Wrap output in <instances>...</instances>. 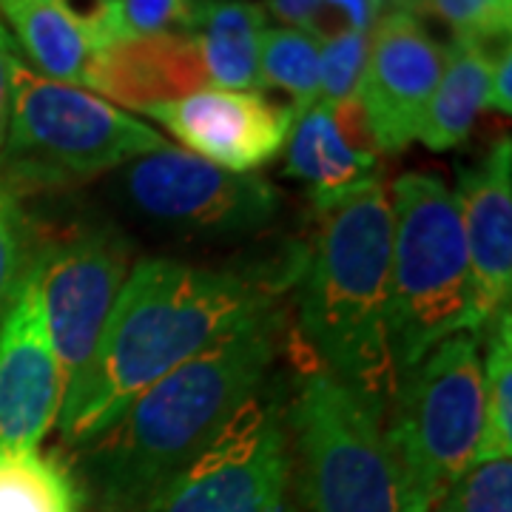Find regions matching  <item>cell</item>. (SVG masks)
<instances>
[{
  "mask_svg": "<svg viewBox=\"0 0 512 512\" xmlns=\"http://www.w3.org/2000/svg\"><path fill=\"white\" fill-rule=\"evenodd\" d=\"M259 74L262 86L291 94L296 114L311 109L319 100V40L291 26L265 29L259 46Z\"/></svg>",
  "mask_w": 512,
  "mask_h": 512,
  "instance_id": "7402d4cb",
  "label": "cell"
},
{
  "mask_svg": "<svg viewBox=\"0 0 512 512\" xmlns=\"http://www.w3.org/2000/svg\"><path fill=\"white\" fill-rule=\"evenodd\" d=\"M268 23L265 6L254 0H202L191 35L200 43L205 77L217 89L262 92L259 46Z\"/></svg>",
  "mask_w": 512,
  "mask_h": 512,
  "instance_id": "ac0fdd59",
  "label": "cell"
},
{
  "mask_svg": "<svg viewBox=\"0 0 512 512\" xmlns=\"http://www.w3.org/2000/svg\"><path fill=\"white\" fill-rule=\"evenodd\" d=\"M123 191L148 220L200 234L256 231L282 208V194L265 177L225 171L174 146L131 160Z\"/></svg>",
  "mask_w": 512,
  "mask_h": 512,
  "instance_id": "30bf717a",
  "label": "cell"
},
{
  "mask_svg": "<svg viewBox=\"0 0 512 512\" xmlns=\"http://www.w3.org/2000/svg\"><path fill=\"white\" fill-rule=\"evenodd\" d=\"M74 18L80 20L94 37V46H97V35H100V26L109 15V9L117 3V0H60Z\"/></svg>",
  "mask_w": 512,
  "mask_h": 512,
  "instance_id": "f546056e",
  "label": "cell"
},
{
  "mask_svg": "<svg viewBox=\"0 0 512 512\" xmlns=\"http://www.w3.org/2000/svg\"><path fill=\"white\" fill-rule=\"evenodd\" d=\"M393 214L382 180L322 211L299 271V330L316 365L384 421L396 393L387 342Z\"/></svg>",
  "mask_w": 512,
  "mask_h": 512,
  "instance_id": "3957f363",
  "label": "cell"
},
{
  "mask_svg": "<svg viewBox=\"0 0 512 512\" xmlns=\"http://www.w3.org/2000/svg\"><path fill=\"white\" fill-rule=\"evenodd\" d=\"M0 512H83L74 470L37 447H0Z\"/></svg>",
  "mask_w": 512,
  "mask_h": 512,
  "instance_id": "ffe728a7",
  "label": "cell"
},
{
  "mask_svg": "<svg viewBox=\"0 0 512 512\" xmlns=\"http://www.w3.org/2000/svg\"><path fill=\"white\" fill-rule=\"evenodd\" d=\"M146 512H299L285 419L262 390Z\"/></svg>",
  "mask_w": 512,
  "mask_h": 512,
  "instance_id": "ba28073f",
  "label": "cell"
},
{
  "mask_svg": "<svg viewBox=\"0 0 512 512\" xmlns=\"http://www.w3.org/2000/svg\"><path fill=\"white\" fill-rule=\"evenodd\" d=\"M0 20L40 77L86 86L97 46L60 0H0Z\"/></svg>",
  "mask_w": 512,
  "mask_h": 512,
  "instance_id": "e0dca14e",
  "label": "cell"
},
{
  "mask_svg": "<svg viewBox=\"0 0 512 512\" xmlns=\"http://www.w3.org/2000/svg\"><path fill=\"white\" fill-rule=\"evenodd\" d=\"M393 254L387 282V342L396 379L430 348L481 333L467 239L456 191L410 171L393 183Z\"/></svg>",
  "mask_w": 512,
  "mask_h": 512,
  "instance_id": "277c9868",
  "label": "cell"
},
{
  "mask_svg": "<svg viewBox=\"0 0 512 512\" xmlns=\"http://www.w3.org/2000/svg\"><path fill=\"white\" fill-rule=\"evenodd\" d=\"M6 63L12 111L0 148V188L9 194L69 188L168 146L160 131L97 94L32 72L18 52Z\"/></svg>",
  "mask_w": 512,
  "mask_h": 512,
  "instance_id": "5b68a950",
  "label": "cell"
},
{
  "mask_svg": "<svg viewBox=\"0 0 512 512\" xmlns=\"http://www.w3.org/2000/svg\"><path fill=\"white\" fill-rule=\"evenodd\" d=\"M436 512H512V458L473 461Z\"/></svg>",
  "mask_w": 512,
  "mask_h": 512,
  "instance_id": "484cf974",
  "label": "cell"
},
{
  "mask_svg": "<svg viewBox=\"0 0 512 512\" xmlns=\"http://www.w3.org/2000/svg\"><path fill=\"white\" fill-rule=\"evenodd\" d=\"M285 146V174L305 185L319 214L379 180V148L356 97L339 106L316 100L296 114Z\"/></svg>",
  "mask_w": 512,
  "mask_h": 512,
  "instance_id": "5bb4252c",
  "label": "cell"
},
{
  "mask_svg": "<svg viewBox=\"0 0 512 512\" xmlns=\"http://www.w3.org/2000/svg\"><path fill=\"white\" fill-rule=\"evenodd\" d=\"M200 43L194 35H154L97 49L86 86L126 109L148 111L205 86Z\"/></svg>",
  "mask_w": 512,
  "mask_h": 512,
  "instance_id": "2e32d148",
  "label": "cell"
},
{
  "mask_svg": "<svg viewBox=\"0 0 512 512\" xmlns=\"http://www.w3.org/2000/svg\"><path fill=\"white\" fill-rule=\"evenodd\" d=\"M367 35H342L325 40L319 52V103L339 106L359 92V80L367 63Z\"/></svg>",
  "mask_w": 512,
  "mask_h": 512,
  "instance_id": "83f0119b",
  "label": "cell"
},
{
  "mask_svg": "<svg viewBox=\"0 0 512 512\" xmlns=\"http://www.w3.org/2000/svg\"><path fill=\"white\" fill-rule=\"evenodd\" d=\"M458 211L467 239L478 325L510 308L512 146L498 140L478 165L458 171Z\"/></svg>",
  "mask_w": 512,
  "mask_h": 512,
  "instance_id": "9a60e30c",
  "label": "cell"
},
{
  "mask_svg": "<svg viewBox=\"0 0 512 512\" xmlns=\"http://www.w3.org/2000/svg\"><path fill=\"white\" fill-rule=\"evenodd\" d=\"M276 311L197 353L140 393L74 450V478L97 512H146L268 382L279 353Z\"/></svg>",
  "mask_w": 512,
  "mask_h": 512,
  "instance_id": "7a4b0ae2",
  "label": "cell"
},
{
  "mask_svg": "<svg viewBox=\"0 0 512 512\" xmlns=\"http://www.w3.org/2000/svg\"><path fill=\"white\" fill-rule=\"evenodd\" d=\"M490 72L493 52L487 49V43L456 37L453 46L444 49L439 86L430 97L419 131L424 146L433 151H450L470 137L478 111L487 109Z\"/></svg>",
  "mask_w": 512,
  "mask_h": 512,
  "instance_id": "d6986e66",
  "label": "cell"
},
{
  "mask_svg": "<svg viewBox=\"0 0 512 512\" xmlns=\"http://www.w3.org/2000/svg\"><path fill=\"white\" fill-rule=\"evenodd\" d=\"M441 69L444 49L416 15L387 12L376 20L356 100L379 154H396L419 140Z\"/></svg>",
  "mask_w": 512,
  "mask_h": 512,
  "instance_id": "8fae6325",
  "label": "cell"
},
{
  "mask_svg": "<svg viewBox=\"0 0 512 512\" xmlns=\"http://www.w3.org/2000/svg\"><path fill=\"white\" fill-rule=\"evenodd\" d=\"M202 160L234 174L268 165L288 143L296 111L262 92L200 89L143 111Z\"/></svg>",
  "mask_w": 512,
  "mask_h": 512,
  "instance_id": "7c38bea8",
  "label": "cell"
},
{
  "mask_svg": "<svg viewBox=\"0 0 512 512\" xmlns=\"http://www.w3.org/2000/svg\"><path fill=\"white\" fill-rule=\"evenodd\" d=\"M40 239L20 208V197L0 188V322L32 274Z\"/></svg>",
  "mask_w": 512,
  "mask_h": 512,
  "instance_id": "d4e9b609",
  "label": "cell"
},
{
  "mask_svg": "<svg viewBox=\"0 0 512 512\" xmlns=\"http://www.w3.org/2000/svg\"><path fill=\"white\" fill-rule=\"evenodd\" d=\"M128 265L131 242L111 225H77L40 242L32 276L66 387L94 356Z\"/></svg>",
  "mask_w": 512,
  "mask_h": 512,
  "instance_id": "9c48e42d",
  "label": "cell"
},
{
  "mask_svg": "<svg viewBox=\"0 0 512 512\" xmlns=\"http://www.w3.org/2000/svg\"><path fill=\"white\" fill-rule=\"evenodd\" d=\"M288 421L308 512H399L384 421L328 370L302 376Z\"/></svg>",
  "mask_w": 512,
  "mask_h": 512,
  "instance_id": "52a82bcc",
  "label": "cell"
},
{
  "mask_svg": "<svg viewBox=\"0 0 512 512\" xmlns=\"http://www.w3.org/2000/svg\"><path fill=\"white\" fill-rule=\"evenodd\" d=\"M291 274H228L177 259H140L111 308L97 350L60 407L69 450L97 439L140 393L225 336L279 311Z\"/></svg>",
  "mask_w": 512,
  "mask_h": 512,
  "instance_id": "6da1fadb",
  "label": "cell"
},
{
  "mask_svg": "<svg viewBox=\"0 0 512 512\" xmlns=\"http://www.w3.org/2000/svg\"><path fill=\"white\" fill-rule=\"evenodd\" d=\"M484 430V365L476 333H456L396 379L384 430L399 512H436L473 464Z\"/></svg>",
  "mask_w": 512,
  "mask_h": 512,
  "instance_id": "8992f818",
  "label": "cell"
},
{
  "mask_svg": "<svg viewBox=\"0 0 512 512\" xmlns=\"http://www.w3.org/2000/svg\"><path fill=\"white\" fill-rule=\"evenodd\" d=\"M268 9L276 20L322 43L356 32L367 35L376 23L370 0H268Z\"/></svg>",
  "mask_w": 512,
  "mask_h": 512,
  "instance_id": "cb8c5ba5",
  "label": "cell"
},
{
  "mask_svg": "<svg viewBox=\"0 0 512 512\" xmlns=\"http://www.w3.org/2000/svg\"><path fill=\"white\" fill-rule=\"evenodd\" d=\"M9 111H12V92H9V77H6V63L0 55V148L6 140V128H9Z\"/></svg>",
  "mask_w": 512,
  "mask_h": 512,
  "instance_id": "4dcf8cb0",
  "label": "cell"
},
{
  "mask_svg": "<svg viewBox=\"0 0 512 512\" xmlns=\"http://www.w3.org/2000/svg\"><path fill=\"white\" fill-rule=\"evenodd\" d=\"M487 359L484 365V430L476 458L512 456V319L510 308L493 316L487 325Z\"/></svg>",
  "mask_w": 512,
  "mask_h": 512,
  "instance_id": "44dd1931",
  "label": "cell"
},
{
  "mask_svg": "<svg viewBox=\"0 0 512 512\" xmlns=\"http://www.w3.org/2000/svg\"><path fill=\"white\" fill-rule=\"evenodd\" d=\"M512 46L504 40V46L493 55V72H490V94H487V109L510 114L512 111Z\"/></svg>",
  "mask_w": 512,
  "mask_h": 512,
  "instance_id": "f1b7e54d",
  "label": "cell"
},
{
  "mask_svg": "<svg viewBox=\"0 0 512 512\" xmlns=\"http://www.w3.org/2000/svg\"><path fill=\"white\" fill-rule=\"evenodd\" d=\"M416 18L433 15L464 40H507L512 26V0H419Z\"/></svg>",
  "mask_w": 512,
  "mask_h": 512,
  "instance_id": "4316f807",
  "label": "cell"
},
{
  "mask_svg": "<svg viewBox=\"0 0 512 512\" xmlns=\"http://www.w3.org/2000/svg\"><path fill=\"white\" fill-rule=\"evenodd\" d=\"M66 382L35 276L0 322V447H37L60 419Z\"/></svg>",
  "mask_w": 512,
  "mask_h": 512,
  "instance_id": "4fadbf2b",
  "label": "cell"
},
{
  "mask_svg": "<svg viewBox=\"0 0 512 512\" xmlns=\"http://www.w3.org/2000/svg\"><path fill=\"white\" fill-rule=\"evenodd\" d=\"M202 0H117L100 26L97 49L120 40L154 35H191Z\"/></svg>",
  "mask_w": 512,
  "mask_h": 512,
  "instance_id": "603a6c76",
  "label": "cell"
}]
</instances>
